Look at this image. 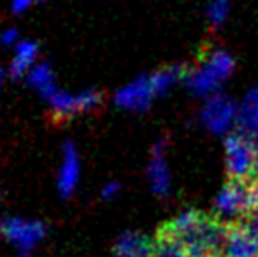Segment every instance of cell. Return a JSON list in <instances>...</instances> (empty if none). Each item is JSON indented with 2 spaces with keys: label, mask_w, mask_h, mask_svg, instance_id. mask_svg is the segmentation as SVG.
<instances>
[{
  "label": "cell",
  "mask_w": 258,
  "mask_h": 257,
  "mask_svg": "<svg viewBox=\"0 0 258 257\" xmlns=\"http://www.w3.org/2000/svg\"><path fill=\"white\" fill-rule=\"evenodd\" d=\"M234 71V59L225 49L207 48L201 55V65L188 71L186 81L195 93H209L220 86Z\"/></svg>",
  "instance_id": "obj_1"
},
{
  "label": "cell",
  "mask_w": 258,
  "mask_h": 257,
  "mask_svg": "<svg viewBox=\"0 0 258 257\" xmlns=\"http://www.w3.org/2000/svg\"><path fill=\"white\" fill-rule=\"evenodd\" d=\"M227 150L228 180L253 182L258 176V153L248 137L242 134H232L225 143Z\"/></svg>",
  "instance_id": "obj_2"
},
{
  "label": "cell",
  "mask_w": 258,
  "mask_h": 257,
  "mask_svg": "<svg viewBox=\"0 0 258 257\" xmlns=\"http://www.w3.org/2000/svg\"><path fill=\"white\" fill-rule=\"evenodd\" d=\"M218 215L227 213V215H239L241 220L248 219L253 212H256V199L253 182L244 180H228L223 187L221 194L216 199Z\"/></svg>",
  "instance_id": "obj_3"
},
{
  "label": "cell",
  "mask_w": 258,
  "mask_h": 257,
  "mask_svg": "<svg viewBox=\"0 0 258 257\" xmlns=\"http://www.w3.org/2000/svg\"><path fill=\"white\" fill-rule=\"evenodd\" d=\"M223 257H258V236L244 220L227 224Z\"/></svg>",
  "instance_id": "obj_4"
},
{
  "label": "cell",
  "mask_w": 258,
  "mask_h": 257,
  "mask_svg": "<svg viewBox=\"0 0 258 257\" xmlns=\"http://www.w3.org/2000/svg\"><path fill=\"white\" fill-rule=\"evenodd\" d=\"M235 118V106L227 97L216 95L206 104L204 108V122L214 132H223L228 129L232 120Z\"/></svg>",
  "instance_id": "obj_5"
},
{
  "label": "cell",
  "mask_w": 258,
  "mask_h": 257,
  "mask_svg": "<svg viewBox=\"0 0 258 257\" xmlns=\"http://www.w3.org/2000/svg\"><path fill=\"white\" fill-rule=\"evenodd\" d=\"M116 257H153L155 241L141 233H125L114 247Z\"/></svg>",
  "instance_id": "obj_6"
},
{
  "label": "cell",
  "mask_w": 258,
  "mask_h": 257,
  "mask_svg": "<svg viewBox=\"0 0 258 257\" xmlns=\"http://www.w3.org/2000/svg\"><path fill=\"white\" fill-rule=\"evenodd\" d=\"M153 83H151V76H141L136 83H132L130 86H126L121 93H119V100L125 106L132 108H144L150 104L151 97L155 95Z\"/></svg>",
  "instance_id": "obj_7"
},
{
  "label": "cell",
  "mask_w": 258,
  "mask_h": 257,
  "mask_svg": "<svg viewBox=\"0 0 258 257\" xmlns=\"http://www.w3.org/2000/svg\"><path fill=\"white\" fill-rule=\"evenodd\" d=\"M258 132V88L251 90L239 111V134L251 137Z\"/></svg>",
  "instance_id": "obj_8"
},
{
  "label": "cell",
  "mask_w": 258,
  "mask_h": 257,
  "mask_svg": "<svg viewBox=\"0 0 258 257\" xmlns=\"http://www.w3.org/2000/svg\"><path fill=\"white\" fill-rule=\"evenodd\" d=\"M37 44L32 41H21L18 42L16 46V52H14V59H13V65H11V69H13V72H16V74H20V72H25L28 67L32 65V62L35 60V57H37Z\"/></svg>",
  "instance_id": "obj_9"
},
{
  "label": "cell",
  "mask_w": 258,
  "mask_h": 257,
  "mask_svg": "<svg viewBox=\"0 0 258 257\" xmlns=\"http://www.w3.org/2000/svg\"><path fill=\"white\" fill-rule=\"evenodd\" d=\"M151 178L155 183V190L160 194H165L169 190V180H167V169L163 162V155L160 153V146L155 150V161L151 164Z\"/></svg>",
  "instance_id": "obj_10"
},
{
  "label": "cell",
  "mask_w": 258,
  "mask_h": 257,
  "mask_svg": "<svg viewBox=\"0 0 258 257\" xmlns=\"http://www.w3.org/2000/svg\"><path fill=\"white\" fill-rule=\"evenodd\" d=\"M228 7H230V0H211L209 7H207V20L213 28L221 27L228 16Z\"/></svg>",
  "instance_id": "obj_11"
},
{
  "label": "cell",
  "mask_w": 258,
  "mask_h": 257,
  "mask_svg": "<svg viewBox=\"0 0 258 257\" xmlns=\"http://www.w3.org/2000/svg\"><path fill=\"white\" fill-rule=\"evenodd\" d=\"M35 4H39V0H9V9L13 14H23Z\"/></svg>",
  "instance_id": "obj_12"
},
{
  "label": "cell",
  "mask_w": 258,
  "mask_h": 257,
  "mask_svg": "<svg viewBox=\"0 0 258 257\" xmlns=\"http://www.w3.org/2000/svg\"><path fill=\"white\" fill-rule=\"evenodd\" d=\"M18 30L16 28H6V30L2 32V35H0V39H2V44L6 46H11V44H18Z\"/></svg>",
  "instance_id": "obj_13"
},
{
  "label": "cell",
  "mask_w": 258,
  "mask_h": 257,
  "mask_svg": "<svg viewBox=\"0 0 258 257\" xmlns=\"http://www.w3.org/2000/svg\"><path fill=\"white\" fill-rule=\"evenodd\" d=\"M244 222L248 224L249 229H251L253 233H255L256 236H258V210H256V212H253L251 215L248 217V219H244Z\"/></svg>",
  "instance_id": "obj_14"
},
{
  "label": "cell",
  "mask_w": 258,
  "mask_h": 257,
  "mask_svg": "<svg viewBox=\"0 0 258 257\" xmlns=\"http://www.w3.org/2000/svg\"><path fill=\"white\" fill-rule=\"evenodd\" d=\"M244 137H246V136H244ZM248 139L251 141V144L255 146V150H256V153H258V132H256V134H253V136H251V137H248Z\"/></svg>",
  "instance_id": "obj_15"
}]
</instances>
